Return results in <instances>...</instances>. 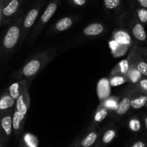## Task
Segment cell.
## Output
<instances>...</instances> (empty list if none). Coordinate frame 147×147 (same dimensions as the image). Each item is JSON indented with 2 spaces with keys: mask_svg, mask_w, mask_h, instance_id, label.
<instances>
[{
  "mask_svg": "<svg viewBox=\"0 0 147 147\" xmlns=\"http://www.w3.org/2000/svg\"><path fill=\"white\" fill-rule=\"evenodd\" d=\"M59 47H51L37 53L29 58L15 74V78L20 80H33L47 64L53 60L60 53Z\"/></svg>",
  "mask_w": 147,
  "mask_h": 147,
  "instance_id": "obj_1",
  "label": "cell"
},
{
  "mask_svg": "<svg viewBox=\"0 0 147 147\" xmlns=\"http://www.w3.org/2000/svg\"><path fill=\"white\" fill-rule=\"evenodd\" d=\"M23 17L24 14L21 11L7 27L1 43V54L3 57H7L12 53L17 45L20 43Z\"/></svg>",
  "mask_w": 147,
  "mask_h": 147,
  "instance_id": "obj_2",
  "label": "cell"
},
{
  "mask_svg": "<svg viewBox=\"0 0 147 147\" xmlns=\"http://www.w3.org/2000/svg\"><path fill=\"white\" fill-rule=\"evenodd\" d=\"M61 3V0H50L48 4L47 7H46V9L43 12V14L40 15V18L37 20V24L35 27L34 30L30 37V41H33L35 37H37L42 29L44 27V26L50 21L56 11H57L58 7Z\"/></svg>",
  "mask_w": 147,
  "mask_h": 147,
  "instance_id": "obj_3",
  "label": "cell"
},
{
  "mask_svg": "<svg viewBox=\"0 0 147 147\" xmlns=\"http://www.w3.org/2000/svg\"><path fill=\"white\" fill-rule=\"evenodd\" d=\"M24 0H6L1 11V26L8 24L15 19L21 12Z\"/></svg>",
  "mask_w": 147,
  "mask_h": 147,
  "instance_id": "obj_4",
  "label": "cell"
},
{
  "mask_svg": "<svg viewBox=\"0 0 147 147\" xmlns=\"http://www.w3.org/2000/svg\"><path fill=\"white\" fill-rule=\"evenodd\" d=\"M43 1H39L27 11L25 15H24L22 24V36L20 44H21L25 40L26 36L28 34L30 30L35 23L36 20H37V17L40 14V10L43 7Z\"/></svg>",
  "mask_w": 147,
  "mask_h": 147,
  "instance_id": "obj_5",
  "label": "cell"
},
{
  "mask_svg": "<svg viewBox=\"0 0 147 147\" xmlns=\"http://www.w3.org/2000/svg\"><path fill=\"white\" fill-rule=\"evenodd\" d=\"M13 111L10 110L5 113H0V144L4 146L9 143L13 134Z\"/></svg>",
  "mask_w": 147,
  "mask_h": 147,
  "instance_id": "obj_6",
  "label": "cell"
},
{
  "mask_svg": "<svg viewBox=\"0 0 147 147\" xmlns=\"http://www.w3.org/2000/svg\"><path fill=\"white\" fill-rule=\"evenodd\" d=\"M128 32L134 42L138 43H146L147 33L144 26L136 19L133 17L128 24Z\"/></svg>",
  "mask_w": 147,
  "mask_h": 147,
  "instance_id": "obj_7",
  "label": "cell"
},
{
  "mask_svg": "<svg viewBox=\"0 0 147 147\" xmlns=\"http://www.w3.org/2000/svg\"><path fill=\"white\" fill-rule=\"evenodd\" d=\"M125 92L128 93L131 98V109L133 110H138L146 106L147 102V94L138 91L131 84L125 88Z\"/></svg>",
  "mask_w": 147,
  "mask_h": 147,
  "instance_id": "obj_8",
  "label": "cell"
},
{
  "mask_svg": "<svg viewBox=\"0 0 147 147\" xmlns=\"http://www.w3.org/2000/svg\"><path fill=\"white\" fill-rule=\"evenodd\" d=\"M135 47L136 44L131 47V50L127 58L129 61L130 65H133L143 76L147 78V63L138 53H137Z\"/></svg>",
  "mask_w": 147,
  "mask_h": 147,
  "instance_id": "obj_9",
  "label": "cell"
},
{
  "mask_svg": "<svg viewBox=\"0 0 147 147\" xmlns=\"http://www.w3.org/2000/svg\"><path fill=\"white\" fill-rule=\"evenodd\" d=\"M101 132L97 131L96 129H92L88 131L82 139L76 141L73 147H94L99 140Z\"/></svg>",
  "mask_w": 147,
  "mask_h": 147,
  "instance_id": "obj_10",
  "label": "cell"
},
{
  "mask_svg": "<svg viewBox=\"0 0 147 147\" xmlns=\"http://www.w3.org/2000/svg\"><path fill=\"white\" fill-rule=\"evenodd\" d=\"M131 109V98L128 93L124 91L120 97L119 103H118L116 109L110 114H112V117L115 118V119L119 120L122 116H125Z\"/></svg>",
  "mask_w": 147,
  "mask_h": 147,
  "instance_id": "obj_11",
  "label": "cell"
},
{
  "mask_svg": "<svg viewBox=\"0 0 147 147\" xmlns=\"http://www.w3.org/2000/svg\"><path fill=\"white\" fill-rule=\"evenodd\" d=\"M111 40H115L118 44L129 48L132 47L135 45L133 39L132 38L128 30L124 28H118L114 30L111 37Z\"/></svg>",
  "mask_w": 147,
  "mask_h": 147,
  "instance_id": "obj_12",
  "label": "cell"
},
{
  "mask_svg": "<svg viewBox=\"0 0 147 147\" xmlns=\"http://www.w3.org/2000/svg\"><path fill=\"white\" fill-rule=\"evenodd\" d=\"M32 80H25V79H22V80H20L18 81L14 82V83H12L7 88L6 91L10 95V96L13 99H14L16 100L20 97V96L22 93V92L24 90L29 88Z\"/></svg>",
  "mask_w": 147,
  "mask_h": 147,
  "instance_id": "obj_13",
  "label": "cell"
},
{
  "mask_svg": "<svg viewBox=\"0 0 147 147\" xmlns=\"http://www.w3.org/2000/svg\"><path fill=\"white\" fill-rule=\"evenodd\" d=\"M26 116H24L14 109L12 115L13 136L15 139H18L22 136L25 123Z\"/></svg>",
  "mask_w": 147,
  "mask_h": 147,
  "instance_id": "obj_14",
  "label": "cell"
},
{
  "mask_svg": "<svg viewBox=\"0 0 147 147\" xmlns=\"http://www.w3.org/2000/svg\"><path fill=\"white\" fill-rule=\"evenodd\" d=\"M30 106V96L29 88L22 92L20 97L16 100L14 109L24 116H27Z\"/></svg>",
  "mask_w": 147,
  "mask_h": 147,
  "instance_id": "obj_15",
  "label": "cell"
},
{
  "mask_svg": "<svg viewBox=\"0 0 147 147\" xmlns=\"http://www.w3.org/2000/svg\"><path fill=\"white\" fill-rule=\"evenodd\" d=\"M118 130V128L115 126V125L110 126L108 129H105L103 133L100 134L99 140L96 144L97 146L99 147H104L110 144L117 136Z\"/></svg>",
  "mask_w": 147,
  "mask_h": 147,
  "instance_id": "obj_16",
  "label": "cell"
},
{
  "mask_svg": "<svg viewBox=\"0 0 147 147\" xmlns=\"http://www.w3.org/2000/svg\"><path fill=\"white\" fill-rule=\"evenodd\" d=\"M15 101L16 100L13 99L6 90L1 93L0 95V113L14 110Z\"/></svg>",
  "mask_w": 147,
  "mask_h": 147,
  "instance_id": "obj_17",
  "label": "cell"
},
{
  "mask_svg": "<svg viewBox=\"0 0 147 147\" xmlns=\"http://www.w3.org/2000/svg\"><path fill=\"white\" fill-rule=\"evenodd\" d=\"M97 92L100 102L109 97L110 94V85L108 78H102L98 82Z\"/></svg>",
  "mask_w": 147,
  "mask_h": 147,
  "instance_id": "obj_18",
  "label": "cell"
},
{
  "mask_svg": "<svg viewBox=\"0 0 147 147\" xmlns=\"http://www.w3.org/2000/svg\"><path fill=\"white\" fill-rule=\"evenodd\" d=\"M105 26L102 23H91L84 29L83 34L86 37H97L102 34L105 31Z\"/></svg>",
  "mask_w": 147,
  "mask_h": 147,
  "instance_id": "obj_19",
  "label": "cell"
},
{
  "mask_svg": "<svg viewBox=\"0 0 147 147\" xmlns=\"http://www.w3.org/2000/svg\"><path fill=\"white\" fill-rule=\"evenodd\" d=\"M74 24V18L71 17H64L56 22L52 27V32L59 33L67 30Z\"/></svg>",
  "mask_w": 147,
  "mask_h": 147,
  "instance_id": "obj_20",
  "label": "cell"
},
{
  "mask_svg": "<svg viewBox=\"0 0 147 147\" xmlns=\"http://www.w3.org/2000/svg\"><path fill=\"white\" fill-rule=\"evenodd\" d=\"M130 64L128 58L124 59V60H120L110 72V76H124L128 73L129 70Z\"/></svg>",
  "mask_w": 147,
  "mask_h": 147,
  "instance_id": "obj_21",
  "label": "cell"
},
{
  "mask_svg": "<svg viewBox=\"0 0 147 147\" xmlns=\"http://www.w3.org/2000/svg\"><path fill=\"white\" fill-rule=\"evenodd\" d=\"M110 114V112L108 109H105L102 106H101L100 104H99V106L97 108L96 111H95V113H94L93 122H92V123L95 126H97L98 124L102 123L104 120H105V119Z\"/></svg>",
  "mask_w": 147,
  "mask_h": 147,
  "instance_id": "obj_22",
  "label": "cell"
},
{
  "mask_svg": "<svg viewBox=\"0 0 147 147\" xmlns=\"http://www.w3.org/2000/svg\"><path fill=\"white\" fill-rule=\"evenodd\" d=\"M39 141L35 136L30 133H25L22 136L20 147H37Z\"/></svg>",
  "mask_w": 147,
  "mask_h": 147,
  "instance_id": "obj_23",
  "label": "cell"
},
{
  "mask_svg": "<svg viewBox=\"0 0 147 147\" xmlns=\"http://www.w3.org/2000/svg\"><path fill=\"white\" fill-rule=\"evenodd\" d=\"M120 97L117 96H111L107 98L106 99L103 100V101L100 102L99 104L105 107V109H108L110 113L113 112L116 109L117 106H118V103H119Z\"/></svg>",
  "mask_w": 147,
  "mask_h": 147,
  "instance_id": "obj_24",
  "label": "cell"
},
{
  "mask_svg": "<svg viewBox=\"0 0 147 147\" xmlns=\"http://www.w3.org/2000/svg\"><path fill=\"white\" fill-rule=\"evenodd\" d=\"M125 77L128 79V81L130 84L135 85L142 78L143 76L138 72V70L132 65H130L129 70L125 75Z\"/></svg>",
  "mask_w": 147,
  "mask_h": 147,
  "instance_id": "obj_25",
  "label": "cell"
},
{
  "mask_svg": "<svg viewBox=\"0 0 147 147\" xmlns=\"http://www.w3.org/2000/svg\"><path fill=\"white\" fill-rule=\"evenodd\" d=\"M127 126L130 131L134 133H138L142 130V123L137 116H131L127 122Z\"/></svg>",
  "mask_w": 147,
  "mask_h": 147,
  "instance_id": "obj_26",
  "label": "cell"
},
{
  "mask_svg": "<svg viewBox=\"0 0 147 147\" xmlns=\"http://www.w3.org/2000/svg\"><path fill=\"white\" fill-rule=\"evenodd\" d=\"M133 17L144 26L147 24V9L138 7L133 10Z\"/></svg>",
  "mask_w": 147,
  "mask_h": 147,
  "instance_id": "obj_27",
  "label": "cell"
},
{
  "mask_svg": "<svg viewBox=\"0 0 147 147\" xmlns=\"http://www.w3.org/2000/svg\"><path fill=\"white\" fill-rule=\"evenodd\" d=\"M108 80H109L110 85L112 87H117V86L128 83V79L124 76H110Z\"/></svg>",
  "mask_w": 147,
  "mask_h": 147,
  "instance_id": "obj_28",
  "label": "cell"
},
{
  "mask_svg": "<svg viewBox=\"0 0 147 147\" xmlns=\"http://www.w3.org/2000/svg\"><path fill=\"white\" fill-rule=\"evenodd\" d=\"M104 6L108 10H115L122 5V0H103Z\"/></svg>",
  "mask_w": 147,
  "mask_h": 147,
  "instance_id": "obj_29",
  "label": "cell"
},
{
  "mask_svg": "<svg viewBox=\"0 0 147 147\" xmlns=\"http://www.w3.org/2000/svg\"><path fill=\"white\" fill-rule=\"evenodd\" d=\"M134 88L141 93L147 94V78L143 76L142 78L135 85H132Z\"/></svg>",
  "mask_w": 147,
  "mask_h": 147,
  "instance_id": "obj_30",
  "label": "cell"
},
{
  "mask_svg": "<svg viewBox=\"0 0 147 147\" xmlns=\"http://www.w3.org/2000/svg\"><path fill=\"white\" fill-rule=\"evenodd\" d=\"M135 50L137 53L140 55L143 58H147V47H141V46L137 45L135 47Z\"/></svg>",
  "mask_w": 147,
  "mask_h": 147,
  "instance_id": "obj_31",
  "label": "cell"
},
{
  "mask_svg": "<svg viewBox=\"0 0 147 147\" xmlns=\"http://www.w3.org/2000/svg\"><path fill=\"white\" fill-rule=\"evenodd\" d=\"M69 4L74 7H82L86 4L87 0H68Z\"/></svg>",
  "mask_w": 147,
  "mask_h": 147,
  "instance_id": "obj_32",
  "label": "cell"
},
{
  "mask_svg": "<svg viewBox=\"0 0 147 147\" xmlns=\"http://www.w3.org/2000/svg\"><path fill=\"white\" fill-rule=\"evenodd\" d=\"M130 147H147V144L144 141L138 140L133 143Z\"/></svg>",
  "mask_w": 147,
  "mask_h": 147,
  "instance_id": "obj_33",
  "label": "cell"
},
{
  "mask_svg": "<svg viewBox=\"0 0 147 147\" xmlns=\"http://www.w3.org/2000/svg\"><path fill=\"white\" fill-rule=\"evenodd\" d=\"M135 2L138 5V7L147 9V0H134Z\"/></svg>",
  "mask_w": 147,
  "mask_h": 147,
  "instance_id": "obj_34",
  "label": "cell"
},
{
  "mask_svg": "<svg viewBox=\"0 0 147 147\" xmlns=\"http://www.w3.org/2000/svg\"><path fill=\"white\" fill-rule=\"evenodd\" d=\"M142 118H143V121H144V126H145L146 130L147 131V114L143 115Z\"/></svg>",
  "mask_w": 147,
  "mask_h": 147,
  "instance_id": "obj_35",
  "label": "cell"
},
{
  "mask_svg": "<svg viewBox=\"0 0 147 147\" xmlns=\"http://www.w3.org/2000/svg\"><path fill=\"white\" fill-rule=\"evenodd\" d=\"M4 0H0V26H1V11H2V7L4 5Z\"/></svg>",
  "mask_w": 147,
  "mask_h": 147,
  "instance_id": "obj_36",
  "label": "cell"
},
{
  "mask_svg": "<svg viewBox=\"0 0 147 147\" xmlns=\"http://www.w3.org/2000/svg\"><path fill=\"white\" fill-rule=\"evenodd\" d=\"M0 147H6V146H4V145L1 144H0Z\"/></svg>",
  "mask_w": 147,
  "mask_h": 147,
  "instance_id": "obj_37",
  "label": "cell"
},
{
  "mask_svg": "<svg viewBox=\"0 0 147 147\" xmlns=\"http://www.w3.org/2000/svg\"><path fill=\"white\" fill-rule=\"evenodd\" d=\"M144 60H145V61L147 63V58H144Z\"/></svg>",
  "mask_w": 147,
  "mask_h": 147,
  "instance_id": "obj_38",
  "label": "cell"
},
{
  "mask_svg": "<svg viewBox=\"0 0 147 147\" xmlns=\"http://www.w3.org/2000/svg\"><path fill=\"white\" fill-rule=\"evenodd\" d=\"M146 109H147V102H146Z\"/></svg>",
  "mask_w": 147,
  "mask_h": 147,
  "instance_id": "obj_39",
  "label": "cell"
},
{
  "mask_svg": "<svg viewBox=\"0 0 147 147\" xmlns=\"http://www.w3.org/2000/svg\"><path fill=\"white\" fill-rule=\"evenodd\" d=\"M95 147H99V146H97V145H95Z\"/></svg>",
  "mask_w": 147,
  "mask_h": 147,
  "instance_id": "obj_40",
  "label": "cell"
},
{
  "mask_svg": "<svg viewBox=\"0 0 147 147\" xmlns=\"http://www.w3.org/2000/svg\"><path fill=\"white\" fill-rule=\"evenodd\" d=\"M4 1H6V0H4Z\"/></svg>",
  "mask_w": 147,
  "mask_h": 147,
  "instance_id": "obj_41",
  "label": "cell"
},
{
  "mask_svg": "<svg viewBox=\"0 0 147 147\" xmlns=\"http://www.w3.org/2000/svg\"><path fill=\"white\" fill-rule=\"evenodd\" d=\"M146 44H147V42H146Z\"/></svg>",
  "mask_w": 147,
  "mask_h": 147,
  "instance_id": "obj_42",
  "label": "cell"
},
{
  "mask_svg": "<svg viewBox=\"0 0 147 147\" xmlns=\"http://www.w3.org/2000/svg\"><path fill=\"white\" fill-rule=\"evenodd\" d=\"M94 147H95V146H94Z\"/></svg>",
  "mask_w": 147,
  "mask_h": 147,
  "instance_id": "obj_43",
  "label": "cell"
}]
</instances>
